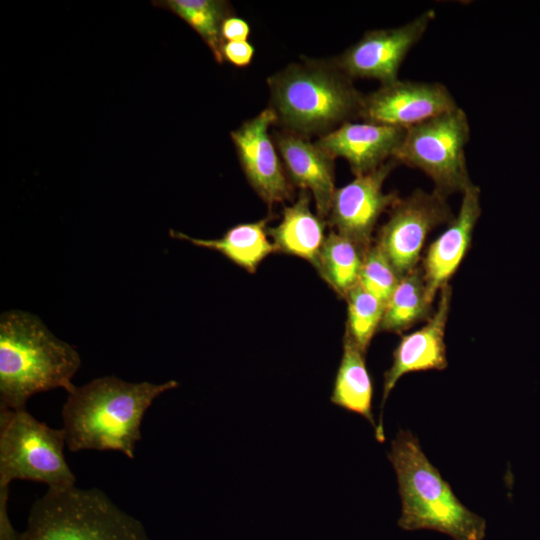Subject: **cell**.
I'll use <instances>...</instances> for the list:
<instances>
[{"label":"cell","instance_id":"1","mask_svg":"<svg viewBox=\"0 0 540 540\" xmlns=\"http://www.w3.org/2000/svg\"><path fill=\"white\" fill-rule=\"evenodd\" d=\"M177 386L175 380L131 383L105 376L75 387L61 411L66 446L72 452L119 451L133 459L146 411L159 395Z\"/></svg>","mask_w":540,"mask_h":540},{"label":"cell","instance_id":"2","mask_svg":"<svg viewBox=\"0 0 540 540\" xmlns=\"http://www.w3.org/2000/svg\"><path fill=\"white\" fill-rule=\"evenodd\" d=\"M267 84L269 107L285 131L322 136L360 118L364 94L334 59L290 63L268 77Z\"/></svg>","mask_w":540,"mask_h":540},{"label":"cell","instance_id":"3","mask_svg":"<svg viewBox=\"0 0 540 540\" xmlns=\"http://www.w3.org/2000/svg\"><path fill=\"white\" fill-rule=\"evenodd\" d=\"M81 364L74 347L56 338L35 315L10 310L0 318V407L25 409L34 394L76 386Z\"/></svg>","mask_w":540,"mask_h":540},{"label":"cell","instance_id":"4","mask_svg":"<svg viewBox=\"0 0 540 540\" xmlns=\"http://www.w3.org/2000/svg\"><path fill=\"white\" fill-rule=\"evenodd\" d=\"M388 459L397 476L401 499L397 524L402 530H432L453 540H484L486 520L457 498L412 432L396 434Z\"/></svg>","mask_w":540,"mask_h":540},{"label":"cell","instance_id":"5","mask_svg":"<svg viewBox=\"0 0 540 540\" xmlns=\"http://www.w3.org/2000/svg\"><path fill=\"white\" fill-rule=\"evenodd\" d=\"M20 540H149L142 523L103 491L75 486L37 499Z\"/></svg>","mask_w":540,"mask_h":540},{"label":"cell","instance_id":"6","mask_svg":"<svg viewBox=\"0 0 540 540\" xmlns=\"http://www.w3.org/2000/svg\"><path fill=\"white\" fill-rule=\"evenodd\" d=\"M65 446L63 428L49 427L26 408L0 407V491H9L14 480L45 483L52 490L75 486Z\"/></svg>","mask_w":540,"mask_h":540},{"label":"cell","instance_id":"7","mask_svg":"<svg viewBox=\"0 0 540 540\" xmlns=\"http://www.w3.org/2000/svg\"><path fill=\"white\" fill-rule=\"evenodd\" d=\"M470 132L467 114L458 106L408 128L394 159L425 173L433 190L447 198L463 193L473 184L465 153Z\"/></svg>","mask_w":540,"mask_h":540},{"label":"cell","instance_id":"8","mask_svg":"<svg viewBox=\"0 0 540 540\" xmlns=\"http://www.w3.org/2000/svg\"><path fill=\"white\" fill-rule=\"evenodd\" d=\"M375 243L386 255L400 278L418 266L427 236L454 218L447 197L433 190H414L388 210Z\"/></svg>","mask_w":540,"mask_h":540},{"label":"cell","instance_id":"9","mask_svg":"<svg viewBox=\"0 0 540 540\" xmlns=\"http://www.w3.org/2000/svg\"><path fill=\"white\" fill-rule=\"evenodd\" d=\"M434 18L435 11L428 9L403 25L368 30L334 61L351 79H374L381 85L394 82L405 58Z\"/></svg>","mask_w":540,"mask_h":540},{"label":"cell","instance_id":"10","mask_svg":"<svg viewBox=\"0 0 540 540\" xmlns=\"http://www.w3.org/2000/svg\"><path fill=\"white\" fill-rule=\"evenodd\" d=\"M399 165L390 159L377 169L355 176L348 184L337 188L327 221L334 230L363 248L373 243V231L382 215L398 200L396 192H384L390 173Z\"/></svg>","mask_w":540,"mask_h":540},{"label":"cell","instance_id":"11","mask_svg":"<svg viewBox=\"0 0 540 540\" xmlns=\"http://www.w3.org/2000/svg\"><path fill=\"white\" fill-rule=\"evenodd\" d=\"M458 107L440 82L396 80L364 94L363 121L408 129Z\"/></svg>","mask_w":540,"mask_h":540},{"label":"cell","instance_id":"12","mask_svg":"<svg viewBox=\"0 0 540 540\" xmlns=\"http://www.w3.org/2000/svg\"><path fill=\"white\" fill-rule=\"evenodd\" d=\"M276 123V115L268 107L230 133L247 181L269 207L290 199L293 188L269 134Z\"/></svg>","mask_w":540,"mask_h":540},{"label":"cell","instance_id":"13","mask_svg":"<svg viewBox=\"0 0 540 540\" xmlns=\"http://www.w3.org/2000/svg\"><path fill=\"white\" fill-rule=\"evenodd\" d=\"M452 297L449 284L440 290L436 309L425 324L416 331L403 335L393 351V361L383 377L380 415L375 430L378 442L385 441L383 409L385 402L398 380L411 372L444 370L448 366L445 344V330Z\"/></svg>","mask_w":540,"mask_h":540},{"label":"cell","instance_id":"14","mask_svg":"<svg viewBox=\"0 0 540 540\" xmlns=\"http://www.w3.org/2000/svg\"><path fill=\"white\" fill-rule=\"evenodd\" d=\"M406 130L367 121H350L320 136L316 144L334 160L345 159L352 173L358 176L394 158Z\"/></svg>","mask_w":540,"mask_h":540},{"label":"cell","instance_id":"15","mask_svg":"<svg viewBox=\"0 0 540 540\" xmlns=\"http://www.w3.org/2000/svg\"><path fill=\"white\" fill-rule=\"evenodd\" d=\"M481 211V191L472 184L462 193L457 215L428 247L420 267L432 301L449 284L468 252Z\"/></svg>","mask_w":540,"mask_h":540},{"label":"cell","instance_id":"16","mask_svg":"<svg viewBox=\"0 0 540 540\" xmlns=\"http://www.w3.org/2000/svg\"><path fill=\"white\" fill-rule=\"evenodd\" d=\"M273 140L289 181L310 192L316 214L326 220L336 191L334 159L316 142L292 132H274Z\"/></svg>","mask_w":540,"mask_h":540},{"label":"cell","instance_id":"17","mask_svg":"<svg viewBox=\"0 0 540 540\" xmlns=\"http://www.w3.org/2000/svg\"><path fill=\"white\" fill-rule=\"evenodd\" d=\"M311 194L301 190L296 201L286 206L278 225L268 227V235L277 252L293 255L315 266L326 239V220L314 214L310 207Z\"/></svg>","mask_w":540,"mask_h":540},{"label":"cell","instance_id":"18","mask_svg":"<svg viewBox=\"0 0 540 540\" xmlns=\"http://www.w3.org/2000/svg\"><path fill=\"white\" fill-rule=\"evenodd\" d=\"M268 221L267 217L256 222L237 224L218 239L194 238L175 230H170L169 233L173 238L218 251L242 269L255 273L261 262L276 252L274 244L268 238Z\"/></svg>","mask_w":540,"mask_h":540},{"label":"cell","instance_id":"19","mask_svg":"<svg viewBox=\"0 0 540 540\" xmlns=\"http://www.w3.org/2000/svg\"><path fill=\"white\" fill-rule=\"evenodd\" d=\"M365 353L344 334L343 353L333 384L331 402L364 417L376 430L372 413L373 382Z\"/></svg>","mask_w":540,"mask_h":540},{"label":"cell","instance_id":"20","mask_svg":"<svg viewBox=\"0 0 540 540\" xmlns=\"http://www.w3.org/2000/svg\"><path fill=\"white\" fill-rule=\"evenodd\" d=\"M421 267L400 278L385 304L379 331L401 334L413 325L427 321L433 313Z\"/></svg>","mask_w":540,"mask_h":540},{"label":"cell","instance_id":"21","mask_svg":"<svg viewBox=\"0 0 540 540\" xmlns=\"http://www.w3.org/2000/svg\"><path fill=\"white\" fill-rule=\"evenodd\" d=\"M366 248L331 230L322 245L315 268L324 281L342 298L359 284Z\"/></svg>","mask_w":540,"mask_h":540},{"label":"cell","instance_id":"22","mask_svg":"<svg viewBox=\"0 0 540 540\" xmlns=\"http://www.w3.org/2000/svg\"><path fill=\"white\" fill-rule=\"evenodd\" d=\"M155 6L166 9L185 21L195 30L211 50L218 63L224 61L221 35L223 22L234 15L231 5L223 0H162Z\"/></svg>","mask_w":540,"mask_h":540},{"label":"cell","instance_id":"23","mask_svg":"<svg viewBox=\"0 0 540 540\" xmlns=\"http://www.w3.org/2000/svg\"><path fill=\"white\" fill-rule=\"evenodd\" d=\"M347 324L345 335L366 354L367 349L379 331L385 304L360 284L346 296Z\"/></svg>","mask_w":540,"mask_h":540},{"label":"cell","instance_id":"24","mask_svg":"<svg viewBox=\"0 0 540 540\" xmlns=\"http://www.w3.org/2000/svg\"><path fill=\"white\" fill-rule=\"evenodd\" d=\"M399 280L394 267L373 241L364 253L359 284L386 304Z\"/></svg>","mask_w":540,"mask_h":540},{"label":"cell","instance_id":"25","mask_svg":"<svg viewBox=\"0 0 540 540\" xmlns=\"http://www.w3.org/2000/svg\"><path fill=\"white\" fill-rule=\"evenodd\" d=\"M254 53V47L248 41H229L222 47L223 59L237 67L248 66Z\"/></svg>","mask_w":540,"mask_h":540},{"label":"cell","instance_id":"26","mask_svg":"<svg viewBox=\"0 0 540 540\" xmlns=\"http://www.w3.org/2000/svg\"><path fill=\"white\" fill-rule=\"evenodd\" d=\"M250 34L248 22L240 17L232 15L222 24L221 35L224 42L247 41Z\"/></svg>","mask_w":540,"mask_h":540},{"label":"cell","instance_id":"27","mask_svg":"<svg viewBox=\"0 0 540 540\" xmlns=\"http://www.w3.org/2000/svg\"><path fill=\"white\" fill-rule=\"evenodd\" d=\"M8 494L9 491H0V540H20V533L13 528L8 517Z\"/></svg>","mask_w":540,"mask_h":540}]
</instances>
